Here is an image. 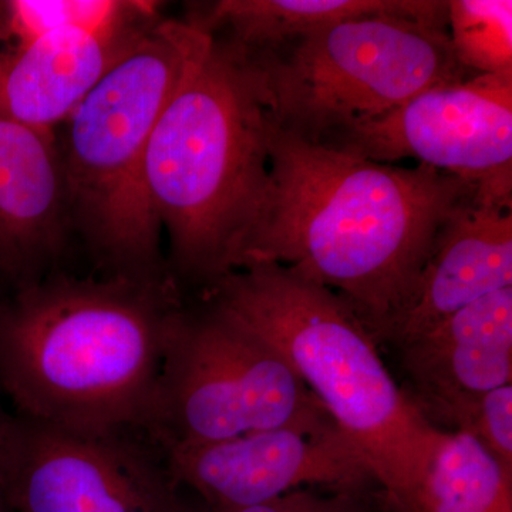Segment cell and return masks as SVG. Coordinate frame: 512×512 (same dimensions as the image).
Segmentation results:
<instances>
[{
    "mask_svg": "<svg viewBox=\"0 0 512 512\" xmlns=\"http://www.w3.org/2000/svg\"><path fill=\"white\" fill-rule=\"evenodd\" d=\"M477 187L269 133L268 188L239 268L278 264L335 292L377 345L409 311L441 228Z\"/></svg>",
    "mask_w": 512,
    "mask_h": 512,
    "instance_id": "obj_1",
    "label": "cell"
},
{
    "mask_svg": "<svg viewBox=\"0 0 512 512\" xmlns=\"http://www.w3.org/2000/svg\"><path fill=\"white\" fill-rule=\"evenodd\" d=\"M174 281L47 275L0 296V390L15 413L83 436L144 434Z\"/></svg>",
    "mask_w": 512,
    "mask_h": 512,
    "instance_id": "obj_2",
    "label": "cell"
},
{
    "mask_svg": "<svg viewBox=\"0 0 512 512\" xmlns=\"http://www.w3.org/2000/svg\"><path fill=\"white\" fill-rule=\"evenodd\" d=\"M285 357L340 433L365 457L376 483L417 512L444 430L393 379L376 340L335 292L278 264L222 276L202 291Z\"/></svg>",
    "mask_w": 512,
    "mask_h": 512,
    "instance_id": "obj_3",
    "label": "cell"
},
{
    "mask_svg": "<svg viewBox=\"0 0 512 512\" xmlns=\"http://www.w3.org/2000/svg\"><path fill=\"white\" fill-rule=\"evenodd\" d=\"M269 133L254 76L212 39L165 106L147 151V198L170 238L178 288L204 291L238 271L268 188Z\"/></svg>",
    "mask_w": 512,
    "mask_h": 512,
    "instance_id": "obj_4",
    "label": "cell"
},
{
    "mask_svg": "<svg viewBox=\"0 0 512 512\" xmlns=\"http://www.w3.org/2000/svg\"><path fill=\"white\" fill-rule=\"evenodd\" d=\"M211 45V36L188 20L161 19L63 123L57 140L70 228L104 278L173 281L147 198V151L168 101Z\"/></svg>",
    "mask_w": 512,
    "mask_h": 512,
    "instance_id": "obj_5",
    "label": "cell"
},
{
    "mask_svg": "<svg viewBox=\"0 0 512 512\" xmlns=\"http://www.w3.org/2000/svg\"><path fill=\"white\" fill-rule=\"evenodd\" d=\"M231 50L254 76L272 124L312 144L471 77L447 29L392 15L342 20L262 52Z\"/></svg>",
    "mask_w": 512,
    "mask_h": 512,
    "instance_id": "obj_6",
    "label": "cell"
},
{
    "mask_svg": "<svg viewBox=\"0 0 512 512\" xmlns=\"http://www.w3.org/2000/svg\"><path fill=\"white\" fill-rule=\"evenodd\" d=\"M276 429L322 436L338 427L269 343L210 303H183L144 436L164 451Z\"/></svg>",
    "mask_w": 512,
    "mask_h": 512,
    "instance_id": "obj_7",
    "label": "cell"
},
{
    "mask_svg": "<svg viewBox=\"0 0 512 512\" xmlns=\"http://www.w3.org/2000/svg\"><path fill=\"white\" fill-rule=\"evenodd\" d=\"M0 490L9 512H175L177 487L144 434L83 436L6 413Z\"/></svg>",
    "mask_w": 512,
    "mask_h": 512,
    "instance_id": "obj_8",
    "label": "cell"
},
{
    "mask_svg": "<svg viewBox=\"0 0 512 512\" xmlns=\"http://www.w3.org/2000/svg\"><path fill=\"white\" fill-rule=\"evenodd\" d=\"M376 163L416 158L512 210V73L440 84L320 144Z\"/></svg>",
    "mask_w": 512,
    "mask_h": 512,
    "instance_id": "obj_9",
    "label": "cell"
},
{
    "mask_svg": "<svg viewBox=\"0 0 512 512\" xmlns=\"http://www.w3.org/2000/svg\"><path fill=\"white\" fill-rule=\"evenodd\" d=\"M161 454L175 487L212 507H249L298 488L376 483L365 457L339 430L322 436L256 431Z\"/></svg>",
    "mask_w": 512,
    "mask_h": 512,
    "instance_id": "obj_10",
    "label": "cell"
},
{
    "mask_svg": "<svg viewBox=\"0 0 512 512\" xmlns=\"http://www.w3.org/2000/svg\"><path fill=\"white\" fill-rule=\"evenodd\" d=\"M421 413L457 430L483 394L512 382V286L458 309L399 345Z\"/></svg>",
    "mask_w": 512,
    "mask_h": 512,
    "instance_id": "obj_11",
    "label": "cell"
},
{
    "mask_svg": "<svg viewBox=\"0 0 512 512\" xmlns=\"http://www.w3.org/2000/svg\"><path fill=\"white\" fill-rule=\"evenodd\" d=\"M70 231L56 134L0 119V286L49 275Z\"/></svg>",
    "mask_w": 512,
    "mask_h": 512,
    "instance_id": "obj_12",
    "label": "cell"
},
{
    "mask_svg": "<svg viewBox=\"0 0 512 512\" xmlns=\"http://www.w3.org/2000/svg\"><path fill=\"white\" fill-rule=\"evenodd\" d=\"M160 20L117 29L62 30L25 46L0 47V119L55 133Z\"/></svg>",
    "mask_w": 512,
    "mask_h": 512,
    "instance_id": "obj_13",
    "label": "cell"
},
{
    "mask_svg": "<svg viewBox=\"0 0 512 512\" xmlns=\"http://www.w3.org/2000/svg\"><path fill=\"white\" fill-rule=\"evenodd\" d=\"M512 286V210L476 200L441 228L409 311L384 342L402 345L488 293Z\"/></svg>",
    "mask_w": 512,
    "mask_h": 512,
    "instance_id": "obj_14",
    "label": "cell"
},
{
    "mask_svg": "<svg viewBox=\"0 0 512 512\" xmlns=\"http://www.w3.org/2000/svg\"><path fill=\"white\" fill-rule=\"evenodd\" d=\"M372 15L447 29L448 0H220L195 6L185 20L237 52L256 53L342 20Z\"/></svg>",
    "mask_w": 512,
    "mask_h": 512,
    "instance_id": "obj_15",
    "label": "cell"
},
{
    "mask_svg": "<svg viewBox=\"0 0 512 512\" xmlns=\"http://www.w3.org/2000/svg\"><path fill=\"white\" fill-rule=\"evenodd\" d=\"M417 512H512V476L466 431H444Z\"/></svg>",
    "mask_w": 512,
    "mask_h": 512,
    "instance_id": "obj_16",
    "label": "cell"
},
{
    "mask_svg": "<svg viewBox=\"0 0 512 512\" xmlns=\"http://www.w3.org/2000/svg\"><path fill=\"white\" fill-rule=\"evenodd\" d=\"M143 0H0V47H19L69 29L107 30L160 20Z\"/></svg>",
    "mask_w": 512,
    "mask_h": 512,
    "instance_id": "obj_17",
    "label": "cell"
},
{
    "mask_svg": "<svg viewBox=\"0 0 512 512\" xmlns=\"http://www.w3.org/2000/svg\"><path fill=\"white\" fill-rule=\"evenodd\" d=\"M448 36L470 76L512 73L511 0H450Z\"/></svg>",
    "mask_w": 512,
    "mask_h": 512,
    "instance_id": "obj_18",
    "label": "cell"
},
{
    "mask_svg": "<svg viewBox=\"0 0 512 512\" xmlns=\"http://www.w3.org/2000/svg\"><path fill=\"white\" fill-rule=\"evenodd\" d=\"M175 512H406L377 483L346 485L318 491H289L274 500L241 508L212 507L177 488Z\"/></svg>",
    "mask_w": 512,
    "mask_h": 512,
    "instance_id": "obj_19",
    "label": "cell"
},
{
    "mask_svg": "<svg viewBox=\"0 0 512 512\" xmlns=\"http://www.w3.org/2000/svg\"><path fill=\"white\" fill-rule=\"evenodd\" d=\"M454 431L471 434L512 476V384L483 394Z\"/></svg>",
    "mask_w": 512,
    "mask_h": 512,
    "instance_id": "obj_20",
    "label": "cell"
},
{
    "mask_svg": "<svg viewBox=\"0 0 512 512\" xmlns=\"http://www.w3.org/2000/svg\"><path fill=\"white\" fill-rule=\"evenodd\" d=\"M6 412L0 406V431H2L3 420H5ZM0 512H9L6 508L5 501H3L2 490H0Z\"/></svg>",
    "mask_w": 512,
    "mask_h": 512,
    "instance_id": "obj_21",
    "label": "cell"
}]
</instances>
